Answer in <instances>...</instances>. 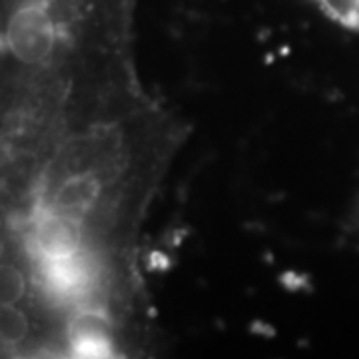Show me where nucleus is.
Returning a JSON list of instances; mask_svg holds the SVG:
<instances>
[{"instance_id":"nucleus-3","label":"nucleus","mask_w":359,"mask_h":359,"mask_svg":"<svg viewBox=\"0 0 359 359\" xmlns=\"http://www.w3.org/2000/svg\"><path fill=\"white\" fill-rule=\"evenodd\" d=\"M349 236L359 244V194L355 205H353V212H351V218H349Z\"/></svg>"},{"instance_id":"nucleus-1","label":"nucleus","mask_w":359,"mask_h":359,"mask_svg":"<svg viewBox=\"0 0 359 359\" xmlns=\"http://www.w3.org/2000/svg\"><path fill=\"white\" fill-rule=\"evenodd\" d=\"M337 25L359 30V0H313Z\"/></svg>"},{"instance_id":"nucleus-2","label":"nucleus","mask_w":359,"mask_h":359,"mask_svg":"<svg viewBox=\"0 0 359 359\" xmlns=\"http://www.w3.org/2000/svg\"><path fill=\"white\" fill-rule=\"evenodd\" d=\"M106 0H0V16L30 8V6H78V4H96Z\"/></svg>"}]
</instances>
